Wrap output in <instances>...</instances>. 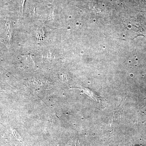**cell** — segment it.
I'll return each mask as SVG.
<instances>
[{"mask_svg":"<svg viewBox=\"0 0 146 146\" xmlns=\"http://www.w3.org/2000/svg\"><path fill=\"white\" fill-rule=\"evenodd\" d=\"M82 90L84 91V93L88 95V96L91 97L94 100L96 101L97 102H101L100 98V97H98V96L96 95L95 93H94L91 90H89V89H86V88H83Z\"/></svg>","mask_w":146,"mask_h":146,"instance_id":"obj_1","label":"cell"},{"mask_svg":"<svg viewBox=\"0 0 146 146\" xmlns=\"http://www.w3.org/2000/svg\"><path fill=\"white\" fill-rule=\"evenodd\" d=\"M7 35L9 41L10 42L11 37V29L10 23L7 22L6 24Z\"/></svg>","mask_w":146,"mask_h":146,"instance_id":"obj_2","label":"cell"},{"mask_svg":"<svg viewBox=\"0 0 146 146\" xmlns=\"http://www.w3.org/2000/svg\"><path fill=\"white\" fill-rule=\"evenodd\" d=\"M25 1V0H20V12H21L22 16L23 15V12L24 5Z\"/></svg>","mask_w":146,"mask_h":146,"instance_id":"obj_3","label":"cell"},{"mask_svg":"<svg viewBox=\"0 0 146 146\" xmlns=\"http://www.w3.org/2000/svg\"><path fill=\"white\" fill-rule=\"evenodd\" d=\"M12 132H13V134H14V136H15V137H16L18 140H19V141H21V140H22L21 136L18 134V133H17V131H16V130H13Z\"/></svg>","mask_w":146,"mask_h":146,"instance_id":"obj_4","label":"cell"},{"mask_svg":"<svg viewBox=\"0 0 146 146\" xmlns=\"http://www.w3.org/2000/svg\"><path fill=\"white\" fill-rule=\"evenodd\" d=\"M0 117H1V116H0Z\"/></svg>","mask_w":146,"mask_h":146,"instance_id":"obj_5","label":"cell"}]
</instances>
